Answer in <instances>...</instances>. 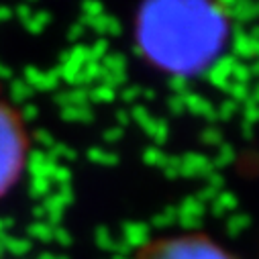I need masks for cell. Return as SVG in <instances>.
Returning a JSON list of instances; mask_svg holds the SVG:
<instances>
[{
    "mask_svg": "<svg viewBox=\"0 0 259 259\" xmlns=\"http://www.w3.org/2000/svg\"><path fill=\"white\" fill-rule=\"evenodd\" d=\"M137 259H237L223 245L202 235H176L147 243Z\"/></svg>",
    "mask_w": 259,
    "mask_h": 259,
    "instance_id": "cell-2",
    "label": "cell"
},
{
    "mask_svg": "<svg viewBox=\"0 0 259 259\" xmlns=\"http://www.w3.org/2000/svg\"><path fill=\"white\" fill-rule=\"evenodd\" d=\"M29 149L31 139L23 116L11 102L0 98V200L19 184Z\"/></svg>",
    "mask_w": 259,
    "mask_h": 259,
    "instance_id": "cell-1",
    "label": "cell"
}]
</instances>
